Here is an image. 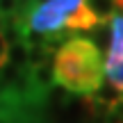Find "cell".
<instances>
[{"mask_svg":"<svg viewBox=\"0 0 123 123\" xmlns=\"http://www.w3.org/2000/svg\"><path fill=\"white\" fill-rule=\"evenodd\" d=\"M55 80L66 91L91 98L105 80L100 50L91 39L71 37L55 50Z\"/></svg>","mask_w":123,"mask_h":123,"instance_id":"1","label":"cell"},{"mask_svg":"<svg viewBox=\"0 0 123 123\" xmlns=\"http://www.w3.org/2000/svg\"><path fill=\"white\" fill-rule=\"evenodd\" d=\"M82 7L84 0H48L43 5H37L27 18V30L34 34H43L46 46L53 48L64 39V32L68 30L71 18Z\"/></svg>","mask_w":123,"mask_h":123,"instance_id":"2","label":"cell"},{"mask_svg":"<svg viewBox=\"0 0 123 123\" xmlns=\"http://www.w3.org/2000/svg\"><path fill=\"white\" fill-rule=\"evenodd\" d=\"M27 75H30V82H32V87H34V91H39V93L46 96V91L57 84V80H55V55L46 62V64L30 68Z\"/></svg>","mask_w":123,"mask_h":123,"instance_id":"3","label":"cell"},{"mask_svg":"<svg viewBox=\"0 0 123 123\" xmlns=\"http://www.w3.org/2000/svg\"><path fill=\"white\" fill-rule=\"evenodd\" d=\"M84 9L91 14L96 25H105L119 14V0H84Z\"/></svg>","mask_w":123,"mask_h":123,"instance_id":"4","label":"cell"},{"mask_svg":"<svg viewBox=\"0 0 123 123\" xmlns=\"http://www.w3.org/2000/svg\"><path fill=\"white\" fill-rule=\"evenodd\" d=\"M93 100H98V103H103V105H107V107H114L116 103L121 100V89L119 87H114V84L110 82V80H103V84L98 87V91L93 93Z\"/></svg>","mask_w":123,"mask_h":123,"instance_id":"5","label":"cell"},{"mask_svg":"<svg viewBox=\"0 0 123 123\" xmlns=\"http://www.w3.org/2000/svg\"><path fill=\"white\" fill-rule=\"evenodd\" d=\"M7 64L16 66V68H27V43L25 41H16V43L7 46Z\"/></svg>","mask_w":123,"mask_h":123,"instance_id":"6","label":"cell"},{"mask_svg":"<svg viewBox=\"0 0 123 123\" xmlns=\"http://www.w3.org/2000/svg\"><path fill=\"white\" fill-rule=\"evenodd\" d=\"M21 0H0V16L7 18V16H16L18 9H21Z\"/></svg>","mask_w":123,"mask_h":123,"instance_id":"7","label":"cell"},{"mask_svg":"<svg viewBox=\"0 0 123 123\" xmlns=\"http://www.w3.org/2000/svg\"><path fill=\"white\" fill-rule=\"evenodd\" d=\"M7 64V41H5L2 32H0V66Z\"/></svg>","mask_w":123,"mask_h":123,"instance_id":"8","label":"cell"},{"mask_svg":"<svg viewBox=\"0 0 123 123\" xmlns=\"http://www.w3.org/2000/svg\"><path fill=\"white\" fill-rule=\"evenodd\" d=\"M0 123H16L14 116H0Z\"/></svg>","mask_w":123,"mask_h":123,"instance_id":"9","label":"cell"},{"mask_svg":"<svg viewBox=\"0 0 123 123\" xmlns=\"http://www.w3.org/2000/svg\"><path fill=\"white\" fill-rule=\"evenodd\" d=\"M34 5H43V2H48V0H32Z\"/></svg>","mask_w":123,"mask_h":123,"instance_id":"10","label":"cell"},{"mask_svg":"<svg viewBox=\"0 0 123 123\" xmlns=\"http://www.w3.org/2000/svg\"><path fill=\"white\" fill-rule=\"evenodd\" d=\"M21 2H32V0H21Z\"/></svg>","mask_w":123,"mask_h":123,"instance_id":"11","label":"cell"}]
</instances>
